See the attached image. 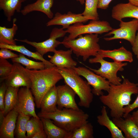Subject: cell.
Segmentation results:
<instances>
[{
	"label": "cell",
	"mask_w": 138,
	"mask_h": 138,
	"mask_svg": "<svg viewBox=\"0 0 138 138\" xmlns=\"http://www.w3.org/2000/svg\"><path fill=\"white\" fill-rule=\"evenodd\" d=\"M72 68L78 75L85 78L89 84L92 87L93 95L100 96L103 95L102 90L107 92L109 91L110 83L105 77L84 67H75Z\"/></svg>",
	"instance_id": "obj_9"
},
{
	"label": "cell",
	"mask_w": 138,
	"mask_h": 138,
	"mask_svg": "<svg viewBox=\"0 0 138 138\" xmlns=\"http://www.w3.org/2000/svg\"><path fill=\"white\" fill-rule=\"evenodd\" d=\"M53 3L54 0H37L35 2L25 6L21 13L25 16L33 11L40 12L51 19L53 17V14L51 10Z\"/></svg>",
	"instance_id": "obj_20"
},
{
	"label": "cell",
	"mask_w": 138,
	"mask_h": 138,
	"mask_svg": "<svg viewBox=\"0 0 138 138\" xmlns=\"http://www.w3.org/2000/svg\"><path fill=\"white\" fill-rule=\"evenodd\" d=\"M30 88L23 87L19 89L17 102L14 108L18 113H23L31 117L40 118L35 111V104Z\"/></svg>",
	"instance_id": "obj_12"
},
{
	"label": "cell",
	"mask_w": 138,
	"mask_h": 138,
	"mask_svg": "<svg viewBox=\"0 0 138 138\" xmlns=\"http://www.w3.org/2000/svg\"><path fill=\"white\" fill-rule=\"evenodd\" d=\"M132 46V51L138 60V30L134 43Z\"/></svg>",
	"instance_id": "obj_38"
},
{
	"label": "cell",
	"mask_w": 138,
	"mask_h": 138,
	"mask_svg": "<svg viewBox=\"0 0 138 138\" xmlns=\"http://www.w3.org/2000/svg\"><path fill=\"white\" fill-rule=\"evenodd\" d=\"M47 135L44 130L33 135L31 138H46Z\"/></svg>",
	"instance_id": "obj_39"
},
{
	"label": "cell",
	"mask_w": 138,
	"mask_h": 138,
	"mask_svg": "<svg viewBox=\"0 0 138 138\" xmlns=\"http://www.w3.org/2000/svg\"><path fill=\"white\" fill-rule=\"evenodd\" d=\"M98 3V0H85L84 10L82 13L83 15L89 20H99L97 10Z\"/></svg>",
	"instance_id": "obj_31"
},
{
	"label": "cell",
	"mask_w": 138,
	"mask_h": 138,
	"mask_svg": "<svg viewBox=\"0 0 138 138\" xmlns=\"http://www.w3.org/2000/svg\"><path fill=\"white\" fill-rule=\"evenodd\" d=\"M89 19L83 16L82 13L75 14L69 11L66 14H62L57 12L54 16L46 24L47 27L54 25L62 26L64 29H67L71 25L77 23H85Z\"/></svg>",
	"instance_id": "obj_13"
},
{
	"label": "cell",
	"mask_w": 138,
	"mask_h": 138,
	"mask_svg": "<svg viewBox=\"0 0 138 138\" xmlns=\"http://www.w3.org/2000/svg\"><path fill=\"white\" fill-rule=\"evenodd\" d=\"M120 22L119 28L113 29L105 35L106 36L113 34V36L104 38V39L106 41L124 39L129 41L132 45L134 43L136 33L138 30V19L134 18L129 21L124 22L122 20Z\"/></svg>",
	"instance_id": "obj_10"
},
{
	"label": "cell",
	"mask_w": 138,
	"mask_h": 138,
	"mask_svg": "<svg viewBox=\"0 0 138 138\" xmlns=\"http://www.w3.org/2000/svg\"><path fill=\"white\" fill-rule=\"evenodd\" d=\"M16 18L13 19V26L11 28L0 26V43L11 45H16V40L14 39L18 29V26L16 24Z\"/></svg>",
	"instance_id": "obj_26"
},
{
	"label": "cell",
	"mask_w": 138,
	"mask_h": 138,
	"mask_svg": "<svg viewBox=\"0 0 138 138\" xmlns=\"http://www.w3.org/2000/svg\"><path fill=\"white\" fill-rule=\"evenodd\" d=\"M19 90V87H8L4 100V109L3 113L5 116L16 106Z\"/></svg>",
	"instance_id": "obj_27"
},
{
	"label": "cell",
	"mask_w": 138,
	"mask_h": 138,
	"mask_svg": "<svg viewBox=\"0 0 138 138\" xmlns=\"http://www.w3.org/2000/svg\"><path fill=\"white\" fill-rule=\"evenodd\" d=\"M98 54L103 58L108 57L116 62H122L126 61L131 63L133 61L132 53L123 46L113 50L101 49L98 52Z\"/></svg>",
	"instance_id": "obj_19"
},
{
	"label": "cell",
	"mask_w": 138,
	"mask_h": 138,
	"mask_svg": "<svg viewBox=\"0 0 138 138\" xmlns=\"http://www.w3.org/2000/svg\"><path fill=\"white\" fill-rule=\"evenodd\" d=\"M66 32L62 28L55 27L52 29L50 34L49 38L46 40L40 42L29 41L27 39L18 40L16 41L26 43L34 47L37 51L43 56L49 52L53 53L56 50V48L61 44V42L57 40L58 38L64 37Z\"/></svg>",
	"instance_id": "obj_8"
},
{
	"label": "cell",
	"mask_w": 138,
	"mask_h": 138,
	"mask_svg": "<svg viewBox=\"0 0 138 138\" xmlns=\"http://www.w3.org/2000/svg\"><path fill=\"white\" fill-rule=\"evenodd\" d=\"M58 95L56 86L52 87L43 97L41 103L40 108L41 112L43 113L53 112L57 108Z\"/></svg>",
	"instance_id": "obj_22"
},
{
	"label": "cell",
	"mask_w": 138,
	"mask_h": 138,
	"mask_svg": "<svg viewBox=\"0 0 138 138\" xmlns=\"http://www.w3.org/2000/svg\"><path fill=\"white\" fill-rule=\"evenodd\" d=\"M132 118L138 127V109L133 111L131 115Z\"/></svg>",
	"instance_id": "obj_40"
},
{
	"label": "cell",
	"mask_w": 138,
	"mask_h": 138,
	"mask_svg": "<svg viewBox=\"0 0 138 138\" xmlns=\"http://www.w3.org/2000/svg\"><path fill=\"white\" fill-rule=\"evenodd\" d=\"M0 87V111L3 112L4 109V100L7 86L4 81Z\"/></svg>",
	"instance_id": "obj_34"
},
{
	"label": "cell",
	"mask_w": 138,
	"mask_h": 138,
	"mask_svg": "<svg viewBox=\"0 0 138 138\" xmlns=\"http://www.w3.org/2000/svg\"><path fill=\"white\" fill-rule=\"evenodd\" d=\"M12 71L4 81L7 87L31 88V82L29 69L21 64L13 62Z\"/></svg>",
	"instance_id": "obj_11"
},
{
	"label": "cell",
	"mask_w": 138,
	"mask_h": 138,
	"mask_svg": "<svg viewBox=\"0 0 138 138\" xmlns=\"http://www.w3.org/2000/svg\"><path fill=\"white\" fill-rule=\"evenodd\" d=\"M129 2L131 4L138 6V0H128Z\"/></svg>",
	"instance_id": "obj_41"
},
{
	"label": "cell",
	"mask_w": 138,
	"mask_h": 138,
	"mask_svg": "<svg viewBox=\"0 0 138 138\" xmlns=\"http://www.w3.org/2000/svg\"><path fill=\"white\" fill-rule=\"evenodd\" d=\"M93 127L88 122L71 133L68 138H93Z\"/></svg>",
	"instance_id": "obj_30"
},
{
	"label": "cell",
	"mask_w": 138,
	"mask_h": 138,
	"mask_svg": "<svg viewBox=\"0 0 138 138\" xmlns=\"http://www.w3.org/2000/svg\"><path fill=\"white\" fill-rule=\"evenodd\" d=\"M79 2L80 4L83 5L85 3V0H75Z\"/></svg>",
	"instance_id": "obj_42"
},
{
	"label": "cell",
	"mask_w": 138,
	"mask_h": 138,
	"mask_svg": "<svg viewBox=\"0 0 138 138\" xmlns=\"http://www.w3.org/2000/svg\"><path fill=\"white\" fill-rule=\"evenodd\" d=\"M11 50L5 48H1L0 50V59H7L18 57L19 55L12 52Z\"/></svg>",
	"instance_id": "obj_35"
},
{
	"label": "cell",
	"mask_w": 138,
	"mask_h": 138,
	"mask_svg": "<svg viewBox=\"0 0 138 138\" xmlns=\"http://www.w3.org/2000/svg\"><path fill=\"white\" fill-rule=\"evenodd\" d=\"M78 37L77 38L70 40L65 37L61 42V44L70 48L77 57H82L84 61L91 56H96L101 49L98 43V34H86Z\"/></svg>",
	"instance_id": "obj_5"
},
{
	"label": "cell",
	"mask_w": 138,
	"mask_h": 138,
	"mask_svg": "<svg viewBox=\"0 0 138 138\" xmlns=\"http://www.w3.org/2000/svg\"><path fill=\"white\" fill-rule=\"evenodd\" d=\"M112 120L124 134L125 138H138V127L129 114L124 119L113 118Z\"/></svg>",
	"instance_id": "obj_17"
},
{
	"label": "cell",
	"mask_w": 138,
	"mask_h": 138,
	"mask_svg": "<svg viewBox=\"0 0 138 138\" xmlns=\"http://www.w3.org/2000/svg\"><path fill=\"white\" fill-rule=\"evenodd\" d=\"M46 133L47 138H68L71 133L55 124L50 119L40 118Z\"/></svg>",
	"instance_id": "obj_23"
},
{
	"label": "cell",
	"mask_w": 138,
	"mask_h": 138,
	"mask_svg": "<svg viewBox=\"0 0 138 138\" xmlns=\"http://www.w3.org/2000/svg\"><path fill=\"white\" fill-rule=\"evenodd\" d=\"M99 124L106 127L110 131L112 138H125L121 131L110 120L107 114L106 107L103 106L101 110V114L97 117Z\"/></svg>",
	"instance_id": "obj_21"
},
{
	"label": "cell",
	"mask_w": 138,
	"mask_h": 138,
	"mask_svg": "<svg viewBox=\"0 0 138 138\" xmlns=\"http://www.w3.org/2000/svg\"><path fill=\"white\" fill-rule=\"evenodd\" d=\"M0 48H5L21 53L28 57L43 62L46 68H49L55 66L50 61H48L43 57L38 52H32L26 48L24 45H11L0 43Z\"/></svg>",
	"instance_id": "obj_24"
},
{
	"label": "cell",
	"mask_w": 138,
	"mask_h": 138,
	"mask_svg": "<svg viewBox=\"0 0 138 138\" xmlns=\"http://www.w3.org/2000/svg\"><path fill=\"white\" fill-rule=\"evenodd\" d=\"M108 22L106 21L91 20L87 24L78 22L71 25L65 31L69 34L66 38L68 39L76 38L83 34H101L108 33L113 29Z\"/></svg>",
	"instance_id": "obj_7"
},
{
	"label": "cell",
	"mask_w": 138,
	"mask_h": 138,
	"mask_svg": "<svg viewBox=\"0 0 138 138\" xmlns=\"http://www.w3.org/2000/svg\"><path fill=\"white\" fill-rule=\"evenodd\" d=\"M107 95L99 96L101 102L110 110L112 117H123L124 107L129 105L133 94H138V83L131 82L123 78L120 84L116 85L110 83V87Z\"/></svg>",
	"instance_id": "obj_1"
},
{
	"label": "cell",
	"mask_w": 138,
	"mask_h": 138,
	"mask_svg": "<svg viewBox=\"0 0 138 138\" xmlns=\"http://www.w3.org/2000/svg\"><path fill=\"white\" fill-rule=\"evenodd\" d=\"M55 66L41 70H29L31 92L36 107L40 108L41 101L48 91L60 80L63 79Z\"/></svg>",
	"instance_id": "obj_2"
},
{
	"label": "cell",
	"mask_w": 138,
	"mask_h": 138,
	"mask_svg": "<svg viewBox=\"0 0 138 138\" xmlns=\"http://www.w3.org/2000/svg\"><path fill=\"white\" fill-rule=\"evenodd\" d=\"M103 59L98 53L94 57L89 59L88 62L90 63H99L100 67L98 69L88 67L96 74L106 78L110 83L116 85L120 84L122 79L117 76V73L119 71H123V67L126 66L128 63L109 62Z\"/></svg>",
	"instance_id": "obj_6"
},
{
	"label": "cell",
	"mask_w": 138,
	"mask_h": 138,
	"mask_svg": "<svg viewBox=\"0 0 138 138\" xmlns=\"http://www.w3.org/2000/svg\"><path fill=\"white\" fill-rule=\"evenodd\" d=\"M111 16L112 18L119 21L126 18L138 19V6L129 2L118 4L113 7Z\"/></svg>",
	"instance_id": "obj_16"
},
{
	"label": "cell",
	"mask_w": 138,
	"mask_h": 138,
	"mask_svg": "<svg viewBox=\"0 0 138 138\" xmlns=\"http://www.w3.org/2000/svg\"><path fill=\"white\" fill-rule=\"evenodd\" d=\"M64 82L76 93L79 99L78 105L86 108H89L93 99L90 85L84 80L72 68H58Z\"/></svg>",
	"instance_id": "obj_4"
},
{
	"label": "cell",
	"mask_w": 138,
	"mask_h": 138,
	"mask_svg": "<svg viewBox=\"0 0 138 138\" xmlns=\"http://www.w3.org/2000/svg\"><path fill=\"white\" fill-rule=\"evenodd\" d=\"M30 117L23 113H18L14 132V135L16 138H27L26 134V125Z\"/></svg>",
	"instance_id": "obj_28"
},
{
	"label": "cell",
	"mask_w": 138,
	"mask_h": 138,
	"mask_svg": "<svg viewBox=\"0 0 138 138\" xmlns=\"http://www.w3.org/2000/svg\"><path fill=\"white\" fill-rule=\"evenodd\" d=\"M13 62L19 63L29 70H41L45 68V64L42 62L33 61L26 57L24 55L20 53L18 57L11 59Z\"/></svg>",
	"instance_id": "obj_29"
},
{
	"label": "cell",
	"mask_w": 138,
	"mask_h": 138,
	"mask_svg": "<svg viewBox=\"0 0 138 138\" xmlns=\"http://www.w3.org/2000/svg\"><path fill=\"white\" fill-rule=\"evenodd\" d=\"M18 113L14 108L5 116L0 124V138H14V132Z\"/></svg>",
	"instance_id": "obj_18"
},
{
	"label": "cell",
	"mask_w": 138,
	"mask_h": 138,
	"mask_svg": "<svg viewBox=\"0 0 138 138\" xmlns=\"http://www.w3.org/2000/svg\"><path fill=\"white\" fill-rule=\"evenodd\" d=\"M137 73L138 77V68ZM137 108H138V95L135 100L132 103L124 107V113L123 117L125 118L130 112Z\"/></svg>",
	"instance_id": "obj_36"
},
{
	"label": "cell",
	"mask_w": 138,
	"mask_h": 138,
	"mask_svg": "<svg viewBox=\"0 0 138 138\" xmlns=\"http://www.w3.org/2000/svg\"><path fill=\"white\" fill-rule=\"evenodd\" d=\"M13 67V64L10 63L6 59H0V82L4 81L10 73Z\"/></svg>",
	"instance_id": "obj_33"
},
{
	"label": "cell",
	"mask_w": 138,
	"mask_h": 138,
	"mask_svg": "<svg viewBox=\"0 0 138 138\" xmlns=\"http://www.w3.org/2000/svg\"><path fill=\"white\" fill-rule=\"evenodd\" d=\"M58 100L57 106L59 109L63 108L79 109L75 101L76 94L69 86L65 85L56 86Z\"/></svg>",
	"instance_id": "obj_14"
},
{
	"label": "cell",
	"mask_w": 138,
	"mask_h": 138,
	"mask_svg": "<svg viewBox=\"0 0 138 138\" xmlns=\"http://www.w3.org/2000/svg\"><path fill=\"white\" fill-rule=\"evenodd\" d=\"M71 49L64 51L56 50L52 56L48 55L49 61L58 68H71L75 67L77 63L72 57Z\"/></svg>",
	"instance_id": "obj_15"
},
{
	"label": "cell",
	"mask_w": 138,
	"mask_h": 138,
	"mask_svg": "<svg viewBox=\"0 0 138 138\" xmlns=\"http://www.w3.org/2000/svg\"><path fill=\"white\" fill-rule=\"evenodd\" d=\"M44 130L43 124L40 118L32 117L29 120L27 123V138H31L33 135Z\"/></svg>",
	"instance_id": "obj_32"
},
{
	"label": "cell",
	"mask_w": 138,
	"mask_h": 138,
	"mask_svg": "<svg viewBox=\"0 0 138 138\" xmlns=\"http://www.w3.org/2000/svg\"><path fill=\"white\" fill-rule=\"evenodd\" d=\"M112 0H98V8L106 9L109 7V4Z\"/></svg>",
	"instance_id": "obj_37"
},
{
	"label": "cell",
	"mask_w": 138,
	"mask_h": 138,
	"mask_svg": "<svg viewBox=\"0 0 138 138\" xmlns=\"http://www.w3.org/2000/svg\"><path fill=\"white\" fill-rule=\"evenodd\" d=\"M27 0H0V9L3 10L7 20L11 21L15 11L21 12L22 3Z\"/></svg>",
	"instance_id": "obj_25"
},
{
	"label": "cell",
	"mask_w": 138,
	"mask_h": 138,
	"mask_svg": "<svg viewBox=\"0 0 138 138\" xmlns=\"http://www.w3.org/2000/svg\"><path fill=\"white\" fill-rule=\"evenodd\" d=\"M38 116L40 118L49 119L54 123L66 132L71 133L88 122L89 115L82 110L70 108L57 109L49 113L40 112Z\"/></svg>",
	"instance_id": "obj_3"
}]
</instances>
